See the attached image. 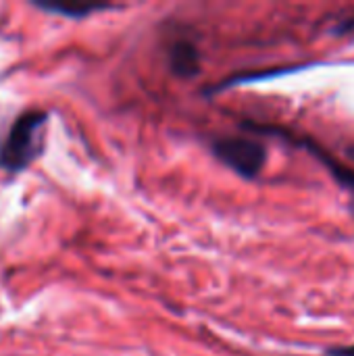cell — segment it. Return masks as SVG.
I'll use <instances>...</instances> for the list:
<instances>
[{
    "mask_svg": "<svg viewBox=\"0 0 354 356\" xmlns=\"http://www.w3.org/2000/svg\"><path fill=\"white\" fill-rule=\"evenodd\" d=\"M48 121L46 111H25L21 113L4 142L0 144V167L6 171H23L27 169L42 150L44 144V125Z\"/></svg>",
    "mask_w": 354,
    "mask_h": 356,
    "instance_id": "1",
    "label": "cell"
},
{
    "mask_svg": "<svg viewBox=\"0 0 354 356\" xmlns=\"http://www.w3.org/2000/svg\"><path fill=\"white\" fill-rule=\"evenodd\" d=\"M213 154L234 169L238 175L252 179L261 173L267 163V150L261 142L246 136H221L211 142Z\"/></svg>",
    "mask_w": 354,
    "mask_h": 356,
    "instance_id": "2",
    "label": "cell"
},
{
    "mask_svg": "<svg viewBox=\"0 0 354 356\" xmlns=\"http://www.w3.org/2000/svg\"><path fill=\"white\" fill-rule=\"evenodd\" d=\"M167 60L169 69L177 77H194L200 71V52L196 50L194 42L188 38H175L167 46Z\"/></svg>",
    "mask_w": 354,
    "mask_h": 356,
    "instance_id": "3",
    "label": "cell"
},
{
    "mask_svg": "<svg viewBox=\"0 0 354 356\" xmlns=\"http://www.w3.org/2000/svg\"><path fill=\"white\" fill-rule=\"evenodd\" d=\"M305 146L309 148V150H313L319 159H321V163L330 169V173L334 175V179L348 192V211L353 213L354 217V171L351 169H346V167H342L340 163H336L332 156H328L325 152H321V148H317L313 142H305Z\"/></svg>",
    "mask_w": 354,
    "mask_h": 356,
    "instance_id": "4",
    "label": "cell"
},
{
    "mask_svg": "<svg viewBox=\"0 0 354 356\" xmlns=\"http://www.w3.org/2000/svg\"><path fill=\"white\" fill-rule=\"evenodd\" d=\"M40 8L48 10V13H56V15H65V17H86L94 10H106L111 6L106 4H79V6H56V4H38Z\"/></svg>",
    "mask_w": 354,
    "mask_h": 356,
    "instance_id": "5",
    "label": "cell"
},
{
    "mask_svg": "<svg viewBox=\"0 0 354 356\" xmlns=\"http://www.w3.org/2000/svg\"><path fill=\"white\" fill-rule=\"evenodd\" d=\"M346 33H354V17L348 21H342L334 27V35H346Z\"/></svg>",
    "mask_w": 354,
    "mask_h": 356,
    "instance_id": "6",
    "label": "cell"
},
{
    "mask_svg": "<svg viewBox=\"0 0 354 356\" xmlns=\"http://www.w3.org/2000/svg\"><path fill=\"white\" fill-rule=\"evenodd\" d=\"M325 356H354V344L340 346V348H330V350H325Z\"/></svg>",
    "mask_w": 354,
    "mask_h": 356,
    "instance_id": "7",
    "label": "cell"
}]
</instances>
